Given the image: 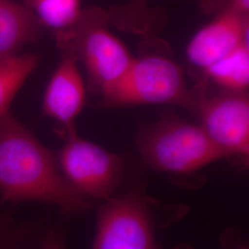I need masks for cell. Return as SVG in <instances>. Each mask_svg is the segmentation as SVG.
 I'll use <instances>...</instances> for the list:
<instances>
[{
  "instance_id": "cell-15",
  "label": "cell",
  "mask_w": 249,
  "mask_h": 249,
  "mask_svg": "<svg viewBox=\"0 0 249 249\" xmlns=\"http://www.w3.org/2000/svg\"><path fill=\"white\" fill-rule=\"evenodd\" d=\"M39 249H66L62 241L53 232H49Z\"/></svg>"
},
{
  "instance_id": "cell-3",
  "label": "cell",
  "mask_w": 249,
  "mask_h": 249,
  "mask_svg": "<svg viewBox=\"0 0 249 249\" xmlns=\"http://www.w3.org/2000/svg\"><path fill=\"white\" fill-rule=\"evenodd\" d=\"M57 42L82 63L89 89L102 97L128 69L133 57L124 43L106 25V18L96 11L82 12L68 31L57 33Z\"/></svg>"
},
{
  "instance_id": "cell-1",
  "label": "cell",
  "mask_w": 249,
  "mask_h": 249,
  "mask_svg": "<svg viewBox=\"0 0 249 249\" xmlns=\"http://www.w3.org/2000/svg\"><path fill=\"white\" fill-rule=\"evenodd\" d=\"M0 195L6 201L55 205L66 213L90 205L64 178L51 151L9 113L0 119Z\"/></svg>"
},
{
  "instance_id": "cell-9",
  "label": "cell",
  "mask_w": 249,
  "mask_h": 249,
  "mask_svg": "<svg viewBox=\"0 0 249 249\" xmlns=\"http://www.w3.org/2000/svg\"><path fill=\"white\" fill-rule=\"evenodd\" d=\"M86 99L84 80L77 59L63 51V57L45 89L43 110L47 116L62 124L65 129L74 127Z\"/></svg>"
},
{
  "instance_id": "cell-11",
  "label": "cell",
  "mask_w": 249,
  "mask_h": 249,
  "mask_svg": "<svg viewBox=\"0 0 249 249\" xmlns=\"http://www.w3.org/2000/svg\"><path fill=\"white\" fill-rule=\"evenodd\" d=\"M207 77L227 91H245L249 84V45L236 47L204 70Z\"/></svg>"
},
{
  "instance_id": "cell-16",
  "label": "cell",
  "mask_w": 249,
  "mask_h": 249,
  "mask_svg": "<svg viewBox=\"0 0 249 249\" xmlns=\"http://www.w3.org/2000/svg\"><path fill=\"white\" fill-rule=\"evenodd\" d=\"M230 8L240 14L248 16L249 10V0H231Z\"/></svg>"
},
{
  "instance_id": "cell-5",
  "label": "cell",
  "mask_w": 249,
  "mask_h": 249,
  "mask_svg": "<svg viewBox=\"0 0 249 249\" xmlns=\"http://www.w3.org/2000/svg\"><path fill=\"white\" fill-rule=\"evenodd\" d=\"M65 137L56 158L64 178L88 198L111 197L122 178L123 158L80 138L74 127L65 129Z\"/></svg>"
},
{
  "instance_id": "cell-14",
  "label": "cell",
  "mask_w": 249,
  "mask_h": 249,
  "mask_svg": "<svg viewBox=\"0 0 249 249\" xmlns=\"http://www.w3.org/2000/svg\"><path fill=\"white\" fill-rule=\"evenodd\" d=\"M150 0H129L123 7L113 11L112 18L116 24L137 33L147 31L150 23Z\"/></svg>"
},
{
  "instance_id": "cell-4",
  "label": "cell",
  "mask_w": 249,
  "mask_h": 249,
  "mask_svg": "<svg viewBox=\"0 0 249 249\" xmlns=\"http://www.w3.org/2000/svg\"><path fill=\"white\" fill-rule=\"evenodd\" d=\"M103 99L115 107L174 105L196 108L198 101L188 89L182 68L160 54L133 57L124 75Z\"/></svg>"
},
{
  "instance_id": "cell-8",
  "label": "cell",
  "mask_w": 249,
  "mask_h": 249,
  "mask_svg": "<svg viewBox=\"0 0 249 249\" xmlns=\"http://www.w3.org/2000/svg\"><path fill=\"white\" fill-rule=\"evenodd\" d=\"M245 43H249L248 16L229 8L191 38L187 46V59L204 71Z\"/></svg>"
},
{
  "instance_id": "cell-17",
  "label": "cell",
  "mask_w": 249,
  "mask_h": 249,
  "mask_svg": "<svg viewBox=\"0 0 249 249\" xmlns=\"http://www.w3.org/2000/svg\"></svg>"
},
{
  "instance_id": "cell-7",
  "label": "cell",
  "mask_w": 249,
  "mask_h": 249,
  "mask_svg": "<svg viewBox=\"0 0 249 249\" xmlns=\"http://www.w3.org/2000/svg\"><path fill=\"white\" fill-rule=\"evenodd\" d=\"M202 128L227 157L249 154V100L245 91H228L197 101Z\"/></svg>"
},
{
  "instance_id": "cell-6",
  "label": "cell",
  "mask_w": 249,
  "mask_h": 249,
  "mask_svg": "<svg viewBox=\"0 0 249 249\" xmlns=\"http://www.w3.org/2000/svg\"><path fill=\"white\" fill-rule=\"evenodd\" d=\"M91 249H159L151 211L141 194L107 198Z\"/></svg>"
},
{
  "instance_id": "cell-2",
  "label": "cell",
  "mask_w": 249,
  "mask_h": 249,
  "mask_svg": "<svg viewBox=\"0 0 249 249\" xmlns=\"http://www.w3.org/2000/svg\"><path fill=\"white\" fill-rule=\"evenodd\" d=\"M137 146L150 167L173 174L192 173L227 157L200 124L177 116H165L143 129Z\"/></svg>"
},
{
  "instance_id": "cell-13",
  "label": "cell",
  "mask_w": 249,
  "mask_h": 249,
  "mask_svg": "<svg viewBox=\"0 0 249 249\" xmlns=\"http://www.w3.org/2000/svg\"><path fill=\"white\" fill-rule=\"evenodd\" d=\"M39 23L57 33L70 30L82 14L80 0H23Z\"/></svg>"
},
{
  "instance_id": "cell-10",
  "label": "cell",
  "mask_w": 249,
  "mask_h": 249,
  "mask_svg": "<svg viewBox=\"0 0 249 249\" xmlns=\"http://www.w3.org/2000/svg\"><path fill=\"white\" fill-rule=\"evenodd\" d=\"M39 21L24 5L0 0V58L15 54L34 41L39 32Z\"/></svg>"
},
{
  "instance_id": "cell-12",
  "label": "cell",
  "mask_w": 249,
  "mask_h": 249,
  "mask_svg": "<svg viewBox=\"0 0 249 249\" xmlns=\"http://www.w3.org/2000/svg\"><path fill=\"white\" fill-rule=\"evenodd\" d=\"M38 62L35 53H15L0 58V119L9 114L11 102Z\"/></svg>"
}]
</instances>
